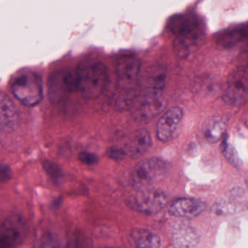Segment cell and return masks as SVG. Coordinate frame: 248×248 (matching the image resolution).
Segmentation results:
<instances>
[{
  "label": "cell",
  "instance_id": "obj_16",
  "mask_svg": "<svg viewBox=\"0 0 248 248\" xmlns=\"http://www.w3.org/2000/svg\"><path fill=\"white\" fill-rule=\"evenodd\" d=\"M227 127V120L225 117H212L202 127L201 134L205 141L209 143H217L223 137Z\"/></svg>",
  "mask_w": 248,
  "mask_h": 248
},
{
  "label": "cell",
  "instance_id": "obj_3",
  "mask_svg": "<svg viewBox=\"0 0 248 248\" xmlns=\"http://www.w3.org/2000/svg\"><path fill=\"white\" fill-rule=\"evenodd\" d=\"M11 91L14 96L24 105L37 106L43 98L41 77L33 71H24L16 77Z\"/></svg>",
  "mask_w": 248,
  "mask_h": 248
},
{
  "label": "cell",
  "instance_id": "obj_18",
  "mask_svg": "<svg viewBox=\"0 0 248 248\" xmlns=\"http://www.w3.org/2000/svg\"><path fill=\"white\" fill-rule=\"evenodd\" d=\"M131 238L136 248H159L161 245L159 236L146 229H135Z\"/></svg>",
  "mask_w": 248,
  "mask_h": 248
},
{
  "label": "cell",
  "instance_id": "obj_19",
  "mask_svg": "<svg viewBox=\"0 0 248 248\" xmlns=\"http://www.w3.org/2000/svg\"><path fill=\"white\" fill-rule=\"evenodd\" d=\"M248 207V204L246 202L238 200L234 197L231 200L217 202L212 207V212L217 216H225L243 211Z\"/></svg>",
  "mask_w": 248,
  "mask_h": 248
},
{
  "label": "cell",
  "instance_id": "obj_15",
  "mask_svg": "<svg viewBox=\"0 0 248 248\" xmlns=\"http://www.w3.org/2000/svg\"><path fill=\"white\" fill-rule=\"evenodd\" d=\"M199 241L200 235L192 226L181 223L174 228L173 242L177 248H193Z\"/></svg>",
  "mask_w": 248,
  "mask_h": 248
},
{
  "label": "cell",
  "instance_id": "obj_21",
  "mask_svg": "<svg viewBox=\"0 0 248 248\" xmlns=\"http://www.w3.org/2000/svg\"><path fill=\"white\" fill-rule=\"evenodd\" d=\"M59 239L51 232H46L37 238L34 242V248H59Z\"/></svg>",
  "mask_w": 248,
  "mask_h": 248
},
{
  "label": "cell",
  "instance_id": "obj_1",
  "mask_svg": "<svg viewBox=\"0 0 248 248\" xmlns=\"http://www.w3.org/2000/svg\"><path fill=\"white\" fill-rule=\"evenodd\" d=\"M79 79V91L85 98L93 99L105 91L108 80V70L102 62L85 60L76 69Z\"/></svg>",
  "mask_w": 248,
  "mask_h": 248
},
{
  "label": "cell",
  "instance_id": "obj_20",
  "mask_svg": "<svg viewBox=\"0 0 248 248\" xmlns=\"http://www.w3.org/2000/svg\"><path fill=\"white\" fill-rule=\"evenodd\" d=\"M220 149H221L223 156L232 166L235 167V168H239L242 166V160L239 158L236 149L232 144L228 143L226 139L222 142Z\"/></svg>",
  "mask_w": 248,
  "mask_h": 248
},
{
  "label": "cell",
  "instance_id": "obj_13",
  "mask_svg": "<svg viewBox=\"0 0 248 248\" xmlns=\"http://www.w3.org/2000/svg\"><path fill=\"white\" fill-rule=\"evenodd\" d=\"M152 146L150 133L146 130H138L129 136L125 143V152L132 157L144 155Z\"/></svg>",
  "mask_w": 248,
  "mask_h": 248
},
{
  "label": "cell",
  "instance_id": "obj_8",
  "mask_svg": "<svg viewBox=\"0 0 248 248\" xmlns=\"http://www.w3.org/2000/svg\"><path fill=\"white\" fill-rule=\"evenodd\" d=\"M48 87L49 96L53 101H58L65 95L79 91L77 70L64 69L55 72L50 76Z\"/></svg>",
  "mask_w": 248,
  "mask_h": 248
},
{
  "label": "cell",
  "instance_id": "obj_14",
  "mask_svg": "<svg viewBox=\"0 0 248 248\" xmlns=\"http://www.w3.org/2000/svg\"><path fill=\"white\" fill-rule=\"evenodd\" d=\"M0 128L3 132H11L18 127L19 117L11 98L5 93L0 98Z\"/></svg>",
  "mask_w": 248,
  "mask_h": 248
},
{
  "label": "cell",
  "instance_id": "obj_24",
  "mask_svg": "<svg viewBox=\"0 0 248 248\" xmlns=\"http://www.w3.org/2000/svg\"><path fill=\"white\" fill-rule=\"evenodd\" d=\"M79 159L82 163L88 165H95L98 162V156L91 152H81L79 155Z\"/></svg>",
  "mask_w": 248,
  "mask_h": 248
},
{
  "label": "cell",
  "instance_id": "obj_17",
  "mask_svg": "<svg viewBox=\"0 0 248 248\" xmlns=\"http://www.w3.org/2000/svg\"><path fill=\"white\" fill-rule=\"evenodd\" d=\"M166 70L162 66L152 68L143 81L142 92L162 94L166 83Z\"/></svg>",
  "mask_w": 248,
  "mask_h": 248
},
{
  "label": "cell",
  "instance_id": "obj_9",
  "mask_svg": "<svg viewBox=\"0 0 248 248\" xmlns=\"http://www.w3.org/2000/svg\"><path fill=\"white\" fill-rule=\"evenodd\" d=\"M140 59L134 55H125L119 59L116 66L118 85L124 91H131L139 82Z\"/></svg>",
  "mask_w": 248,
  "mask_h": 248
},
{
  "label": "cell",
  "instance_id": "obj_11",
  "mask_svg": "<svg viewBox=\"0 0 248 248\" xmlns=\"http://www.w3.org/2000/svg\"><path fill=\"white\" fill-rule=\"evenodd\" d=\"M184 117V110L181 107L169 108L158 121L156 124V136L162 142H168L174 139L181 122Z\"/></svg>",
  "mask_w": 248,
  "mask_h": 248
},
{
  "label": "cell",
  "instance_id": "obj_12",
  "mask_svg": "<svg viewBox=\"0 0 248 248\" xmlns=\"http://www.w3.org/2000/svg\"><path fill=\"white\" fill-rule=\"evenodd\" d=\"M205 209V204L197 199L178 198L168 207L171 216L181 218H193L200 216Z\"/></svg>",
  "mask_w": 248,
  "mask_h": 248
},
{
  "label": "cell",
  "instance_id": "obj_26",
  "mask_svg": "<svg viewBox=\"0 0 248 248\" xmlns=\"http://www.w3.org/2000/svg\"><path fill=\"white\" fill-rule=\"evenodd\" d=\"M246 185H247V187H248V179L247 180V181H246Z\"/></svg>",
  "mask_w": 248,
  "mask_h": 248
},
{
  "label": "cell",
  "instance_id": "obj_2",
  "mask_svg": "<svg viewBox=\"0 0 248 248\" xmlns=\"http://www.w3.org/2000/svg\"><path fill=\"white\" fill-rule=\"evenodd\" d=\"M170 27L177 34L173 43L175 54L178 57H187L202 38L204 34L201 25L194 18L178 17L172 18Z\"/></svg>",
  "mask_w": 248,
  "mask_h": 248
},
{
  "label": "cell",
  "instance_id": "obj_4",
  "mask_svg": "<svg viewBox=\"0 0 248 248\" xmlns=\"http://www.w3.org/2000/svg\"><path fill=\"white\" fill-rule=\"evenodd\" d=\"M168 170V164L162 158L152 157L140 162L133 170L131 184L138 191L151 188L163 178Z\"/></svg>",
  "mask_w": 248,
  "mask_h": 248
},
{
  "label": "cell",
  "instance_id": "obj_10",
  "mask_svg": "<svg viewBox=\"0 0 248 248\" xmlns=\"http://www.w3.org/2000/svg\"><path fill=\"white\" fill-rule=\"evenodd\" d=\"M166 194L164 191L151 188L139 191L130 201L135 210L146 214H155L165 207L167 203Z\"/></svg>",
  "mask_w": 248,
  "mask_h": 248
},
{
  "label": "cell",
  "instance_id": "obj_5",
  "mask_svg": "<svg viewBox=\"0 0 248 248\" xmlns=\"http://www.w3.org/2000/svg\"><path fill=\"white\" fill-rule=\"evenodd\" d=\"M165 107V100L162 94L141 92L134 98L132 115L139 123H148L159 115Z\"/></svg>",
  "mask_w": 248,
  "mask_h": 248
},
{
  "label": "cell",
  "instance_id": "obj_6",
  "mask_svg": "<svg viewBox=\"0 0 248 248\" xmlns=\"http://www.w3.org/2000/svg\"><path fill=\"white\" fill-rule=\"evenodd\" d=\"M248 100V67H241L232 72L228 78L223 101L237 107Z\"/></svg>",
  "mask_w": 248,
  "mask_h": 248
},
{
  "label": "cell",
  "instance_id": "obj_22",
  "mask_svg": "<svg viewBox=\"0 0 248 248\" xmlns=\"http://www.w3.org/2000/svg\"><path fill=\"white\" fill-rule=\"evenodd\" d=\"M43 168L46 170V172L53 178H60L63 175L61 168L54 162L49 160H46L43 162Z\"/></svg>",
  "mask_w": 248,
  "mask_h": 248
},
{
  "label": "cell",
  "instance_id": "obj_25",
  "mask_svg": "<svg viewBox=\"0 0 248 248\" xmlns=\"http://www.w3.org/2000/svg\"><path fill=\"white\" fill-rule=\"evenodd\" d=\"M11 170L9 166L2 164L1 165V181L2 183H6L11 178Z\"/></svg>",
  "mask_w": 248,
  "mask_h": 248
},
{
  "label": "cell",
  "instance_id": "obj_7",
  "mask_svg": "<svg viewBox=\"0 0 248 248\" xmlns=\"http://www.w3.org/2000/svg\"><path fill=\"white\" fill-rule=\"evenodd\" d=\"M0 245L2 248H16L24 242L28 233L29 226L24 217L13 215L1 225Z\"/></svg>",
  "mask_w": 248,
  "mask_h": 248
},
{
  "label": "cell",
  "instance_id": "obj_23",
  "mask_svg": "<svg viewBox=\"0 0 248 248\" xmlns=\"http://www.w3.org/2000/svg\"><path fill=\"white\" fill-rule=\"evenodd\" d=\"M107 155L108 157L111 158L113 160L122 161L127 156V152L122 148L113 146L110 148L107 152Z\"/></svg>",
  "mask_w": 248,
  "mask_h": 248
},
{
  "label": "cell",
  "instance_id": "obj_27",
  "mask_svg": "<svg viewBox=\"0 0 248 248\" xmlns=\"http://www.w3.org/2000/svg\"></svg>",
  "mask_w": 248,
  "mask_h": 248
}]
</instances>
